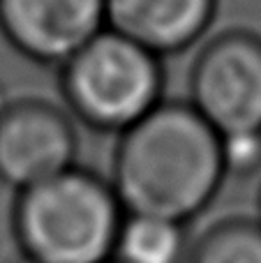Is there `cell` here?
<instances>
[{
	"instance_id": "30bf717a",
	"label": "cell",
	"mask_w": 261,
	"mask_h": 263,
	"mask_svg": "<svg viewBox=\"0 0 261 263\" xmlns=\"http://www.w3.org/2000/svg\"><path fill=\"white\" fill-rule=\"evenodd\" d=\"M227 178H250L261 168V134L222 139Z\"/></svg>"
},
{
	"instance_id": "8992f818",
	"label": "cell",
	"mask_w": 261,
	"mask_h": 263,
	"mask_svg": "<svg viewBox=\"0 0 261 263\" xmlns=\"http://www.w3.org/2000/svg\"><path fill=\"white\" fill-rule=\"evenodd\" d=\"M106 28V0H0V35L18 55L60 67Z\"/></svg>"
},
{
	"instance_id": "5bb4252c",
	"label": "cell",
	"mask_w": 261,
	"mask_h": 263,
	"mask_svg": "<svg viewBox=\"0 0 261 263\" xmlns=\"http://www.w3.org/2000/svg\"><path fill=\"white\" fill-rule=\"evenodd\" d=\"M111 263H114V261H111Z\"/></svg>"
},
{
	"instance_id": "7c38bea8",
	"label": "cell",
	"mask_w": 261,
	"mask_h": 263,
	"mask_svg": "<svg viewBox=\"0 0 261 263\" xmlns=\"http://www.w3.org/2000/svg\"><path fill=\"white\" fill-rule=\"evenodd\" d=\"M9 263H32V261L23 259V256H16V259H14V261H9Z\"/></svg>"
},
{
	"instance_id": "9c48e42d",
	"label": "cell",
	"mask_w": 261,
	"mask_h": 263,
	"mask_svg": "<svg viewBox=\"0 0 261 263\" xmlns=\"http://www.w3.org/2000/svg\"><path fill=\"white\" fill-rule=\"evenodd\" d=\"M188 263H261V227L257 219L217 222L190 250Z\"/></svg>"
},
{
	"instance_id": "8fae6325",
	"label": "cell",
	"mask_w": 261,
	"mask_h": 263,
	"mask_svg": "<svg viewBox=\"0 0 261 263\" xmlns=\"http://www.w3.org/2000/svg\"><path fill=\"white\" fill-rule=\"evenodd\" d=\"M257 222L261 227V190H259V199H257Z\"/></svg>"
},
{
	"instance_id": "3957f363",
	"label": "cell",
	"mask_w": 261,
	"mask_h": 263,
	"mask_svg": "<svg viewBox=\"0 0 261 263\" xmlns=\"http://www.w3.org/2000/svg\"><path fill=\"white\" fill-rule=\"evenodd\" d=\"M58 83L69 118L104 134H125L164 102L162 60L109 28L60 65Z\"/></svg>"
},
{
	"instance_id": "5b68a950",
	"label": "cell",
	"mask_w": 261,
	"mask_h": 263,
	"mask_svg": "<svg viewBox=\"0 0 261 263\" xmlns=\"http://www.w3.org/2000/svg\"><path fill=\"white\" fill-rule=\"evenodd\" d=\"M79 136L69 114L37 97L0 109V182L14 192L77 166Z\"/></svg>"
},
{
	"instance_id": "277c9868",
	"label": "cell",
	"mask_w": 261,
	"mask_h": 263,
	"mask_svg": "<svg viewBox=\"0 0 261 263\" xmlns=\"http://www.w3.org/2000/svg\"><path fill=\"white\" fill-rule=\"evenodd\" d=\"M188 104L220 139L261 134V37L227 30L201 46L190 69Z\"/></svg>"
},
{
	"instance_id": "ba28073f",
	"label": "cell",
	"mask_w": 261,
	"mask_h": 263,
	"mask_svg": "<svg viewBox=\"0 0 261 263\" xmlns=\"http://www.w3.org/2000/svg\"><path fill=\"white\" fill-rule=\"evenodd\" d=\"M190 238L183 224L125 215L114 263H188Z\"/></svg>"
},
{
	"instance_id": "52a82bcc",
	"label": "cell",
	"mask_w": 261,
	"mask_h": 263,
	"mask_svg": "<svg viewBox=\"0 0 261 263\" xmlns=\"http://www.w3.org/2000/svg\"><path fill=\"white\" fill-rule=\"evenodd\" d=\"M215 14L217 0H106V28L160 60L199 44Z\"/></svg>"
},
{
	"instance_id": "4fadbf2b",
	"label": "cell",
	"mask_w": 261,
	"mask_h": 263,
	"mask_svg": "<svg viewBox=\"0 0 261 263\" xmlns=\"http://www.w3.org/2000/svg\"><path fill=\"white\" fill-rule=\"evenodd\" d=\"M5 102H7V100H5V95H3V90H0V109H3V106H5Z\"/></svg>"
},
{
	"instance_id": "6da1fadb",
	"label": "cell",
	"mask_w": 261,
	"mask_h": 263,
	"mask_svg": "<svg viewBox=\"0 0 261 263\" xmlns=\"http://www.w3.org/2000/svg\"><path fill=\"white\" fill-rule=\"evenodd\" d=\"M227 180L222 139L188 104L169 100L118 136L111 187L125 215L188 227Z\"/></svg>"
},
{
	"instance_id": "7a4b0ae2",
	"label": "cell",
	"mask_w": 261,
	"mask_h": 263,
	"mask_svg": "<svg viewBox=\"0 0 261 263\" xmlns=\"http://www.w3.org/2000/svg\"><path fill=\"white\" fill-rule=\"evenodd\" d=\"M123 219L111 182L77 164L16 192L9 227L32 263H111Z\"/></svg>"
}]
</instances>
